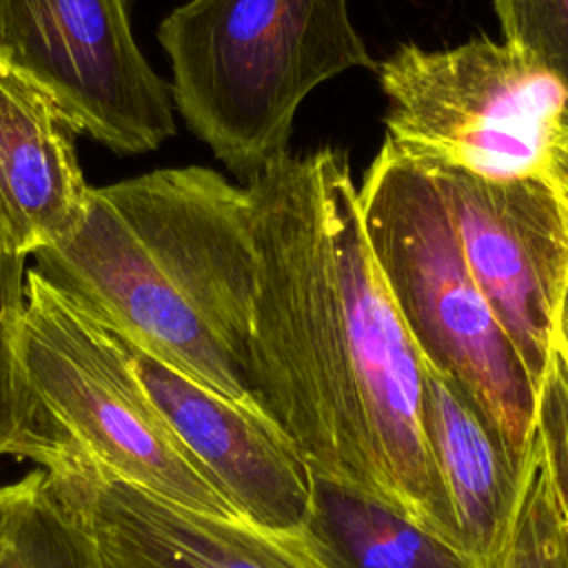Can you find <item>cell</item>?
<instances>
[{"label": "cell", "instance_id": "ffe728a7", "mask_svg": "<svg viewBox=\"0 0 568 568\" xmlns=\"http://www.w3.org/2000/svg\"><path fill=\"white\" fill-rule=\"evenodd\" d=\"M552 180L559 186H568V133L555 155V164H552Z\"/></svg>", "mask_w": 568, "mask_h": 568}, {"label": "cell", "instance_id": "ac0fdd59", "mask_svg": "<svg viewBox=\"0 0 568 568\" xmlns=\"http://www.w3.org/2000/svg\"><path fill=\"white\" fill-rule=\"evenodd\" d=\"M535 437L568 528V362L555 342L537 388Z\"/></svg>", "mask_w": 568, "mask_h": 568}, {"label": "cell", "instance_id": "6da1fadb", "mask_svg": "<svg viewBox=\"0 0 568 568\" xmlns=\"http://www.w3.org/2000/svg\"><path fill=\"white\" fill-rule=\"evenodd\" d=\"M246 193L257 257L251 395L313 479L459 552L424 433V357L371 251L348 155L284 151Z\"/></svg>", "mask_w": 568, "mask_h": 568}, {"label": "cell", "instance_id": "5b68a950", "mask_svg": "<svg viewBox=\"0 0 568 568\" xmlns=\"http://www.w3.org/2000/svg\"><path fill=\"white\" fill-rule=\"evenodd\" d=\"M386 144L424 169L490 180L548 175L568 133V91L508 42L402 44L379 67Z\"/></svg>", "mask_w": 568, "mask_h": 568}, {"label": "cell", "instance_id": "9c48e42d", "mask_svg": "<svg viewBox=\"0 0 568 568\" xmlns=\"http://www.w3.org/2000/svg\"><path fill=\"white\" fill-rule=\"evenodd\" d=\"M38 468L104 568H339L308 524L264 528L178 506L109 475L62 437Z\"/></svg>", "mask_w": 568, "mask_h": 568}, {"label": "cell", "instance_id": "277c9868", "mask_svg": "<svg viewBox=\"0 0 568 568\" xmlns=\"http://www.w3.org/2000/svg\"><path fill=\"white\" fill-rule=\"evenodd\" d=\"M357 195L371 251L422 357L464 388L521 466L537 390L470 280L435 180L384 142Z\"/></svg>", "mask_w": 568, "mask_h": 568}, {"label": "cell", "instance_id": "7c38bea8", "mask_svg": "<svg viewBox=\"0 0 568 568\" xmlns=\"http://www.w3.org/2000/svg\"><path fill=\"white\" fill-rule=\"evenodd\" d=\"M422 417L457 548L473 568H495L513 521L521 466L464 388L426 359Z\"/></svg>", "mask_w": 568, "mask_h": 568}, {"label": "cell", "instance_id": "8992f818", "mask_svg": "<svg viewBox=\"0 0 568 568\" xmlns=\"http://www.w3.org/2000/svg\"><path fill=\"white\" fill-rule=\"evenodd\" d=\"M20 359L55 435L109 475L197 513L242 517L173 433L115 335L36 271L27 273Z\"/></svg>", "mask_w": 568, "mask_h": 568}, {"label": "cell", "instance_id": "7a4b0ae2", "mask_svg": "<svg viewBox=\"0 0 568 568\" xmlns=\"http://www.w3.org/2000/svg\"><path fill=\"white\" fill-rule=\"evenodd\" d=\"M33 257V271L98 326L260 408L244 371L257 286L246 186L206 166L98 186L78 229Z\"/></svg>", "mask_w": 568, "mask_h": 568}, {"label": "cell", "instance_id": "3957f363", "mask_svg": "<svg viewBox=\"0 0 568 568\" xmlns=\"http://www.w3.org/2000/svg\"><path fill=\"white\" fill-rule=\"evenodd\" d=\"M186 126L242 178L288 151L300 104L351 69H377L348 0H189L158 27Z\"/></svg>", "mask_w": 568, "mask_h": 568}, {"label": "cell", "instance_id": "2e32d148", "mask_svg": "<svg viewBox=\"0 0 568 568\" xmlns=\"http://www.w3.org/2000/svg\"><path fill=\"white\" fill-rule=\"evenodd\" d=\"M495 568H568V528L537 437L521 462L517 504Z\"/></svg>", "mask_w": 568, "mask_h": 568}, {"label": "cell", "instance_id": "5bb4252c", "mask_svg": "<svg viewBox=\"0 0 568 568\" xmlns=\"http://www.w3.org/2000/svg\"><path fill=\"white\" fill-rule=\"evenodd\" d=\"M0 568H104L95 541L38 466L0 486Z\"/></svg>", "mask_w": 568, "mask_h": 568}, {"label": "cell", "instance_id": "8fae6325", "mask_svg": "<svg viewBox=\"0 0 568 568\" xmlns=\"http://www.w3.org/2000/svg\"><path fill=\"white\" fill-rule=\"evenodd\" d=\"M78 126L40 89L0 69V246L22 257L69 237L84 217Z\"/></svg>", "mask_w": 568, "mask_h": 568}, {"label": "cell", "instance_id": "e0dca14e", "mask_svg": "<svg viewBox=\"0 0 568 568\" xmlns=\"http://www.w3.org/2000/svg\"><path fill=\"white\" fill-rule=\"evenodd\" d=\"M504 42L548 69L568 91V0H493Z\"/></svg>", "mask_w": 568, "mask_h": 568}, {"label": "cell", "instance_id": "52a82bcc", "mask_svg": "<svg viewBox=\"0 0 568 568\" xmlns=\"http://www.w3.org/2000/svg\"><path fill=\"white\" fill-rule=\"evenodd\" d=\"M0 69L120 155L175 133L171 87L133 38L129 0H0Z\"/></svg>", "mask_w": 568, "mask_h": 568}, {"label": "cell", "instance_id": "ba28073f", "mask_svg": "<svg viewBox=\"0 0 568 568\" xmlns=\"http://www.w3.org/2000/svg\"><path fill=\"white\" fill-rule=\"evenodd\" d=\"M426 171L446 202L473 284L537 390L568 284L566 191L548 175L490 180L450 169Z\"/></svg>", "mask_w": 568, "mask_h": 568}, {"label": "cell", "instance_id": "30bf717a", "mask_svg": "<svg viewBox=\"0 0 568 568\" xmlns=\"http://www.w3.org/2000/svg\"><path fill=\"white\" fill-rule=\"evenodd\" d=\"M115 339L173 433L246 521L264 528L308 524L313 475L275 419L195 384L126 339Z\"/></svg>", "mask_w": 568, "mask_h": 568}, {"label": "cell", "instance_id": "4fadbf2b", "mask_svg": "<svg viewBox=\"0 0 568 568\" xmlns=\"http://www.w3.org/2000/svg\"><path fill=\"white\" fill-rule=\"evenodd\" d=\"M308 528L339 568H473L455 548L397 513L317 479Z\"/></svg>", "mask_w": 568, "mask_h": 568}, {"label": "cell", "instance_id": "d6986e66", "mask_svg": "<svg viewBox=\"0 0 568 568\" xmlns=\"http://www.w3.org/2000/svg\"><path fill=\"white\" fill-rule=\"evenodd\" d=\"M552 342L564 353V357L568 362V284H566V291L559 302L557 317H555V339Z\"/></svg>", "mask_w": 568, "mask_h": 568}, {"label": "cell", "instance_id": "9a60e30c", "mask_svg": "<svg viewBox=\"0 0 568 568\" xmlns=\"http://www.w3.org/2000/svg\"><path fill=\"white\" fill-rule=\"evenodd\" d=\"M18 253L0 246V457L38 462L58 442L20 359V328L27 308V271Z\"/></svg>", "mask_w": 568, "mask_h": 568}, {"label": "cell", "instance_id": "44dd1931", "mask_svg": "<svg viewBox=\"0 0 568 568\" xmlns=\"http://www.w3.org/2000/svg\"><path fill=\"white\" fill-rule=\"evenodd\" d=\"M561 189H564V191H566V195H568V186H561Z\"/></svg>", "mask_w": 568, "mask_h": 568}]
</instances>
